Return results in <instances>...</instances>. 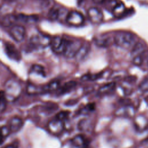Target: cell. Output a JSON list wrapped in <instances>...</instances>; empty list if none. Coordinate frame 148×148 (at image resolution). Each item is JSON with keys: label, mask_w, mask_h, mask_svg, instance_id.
Segmentation results:
<instances>
[{"label": "cell", "mask_w": 148, "mask_h": 148, "mask_svg": "<svg viewBox=\"0 0 148 148\" xmlns=\"http://www.w3.org/2000/svg\"><path fill=\"white\" fill-rule=\"evenodd\" d=\"M114 38V43L119 47L124 49H132L136 42L135 36L130 32L122 31L117 33Z\"/></svg>", "instance_id": "obj_1"}, {"label": "cell", "mask_w": 148, "mask_h": 148, "mask_svg": "<svg viewBox=\"0 0 148 148\" xmlns=\"http://www.w3.org/2000/svg\"><path fill=\"white\" fill-rule=\"evenodd\" d=\"M51 38L40 34H38L31 36L29 44L32 49H38L45 48L50 45Z\"/></svg>", "instance_id": "obj_2"}, {"label": "cell", "mask_w": 148, "mask_h": 148, "mask_svg": "<svg viewBox=\"0 0 148 148\" xmlns=\"http://www.w3.org/2000/svg\"><path fill=\"white\" fill-rule=\"evenodd\" d=\"M68 39L60 36H57L52 38L50 45L51 50L56 54L63 55L66 49Z\"/></svg>", "instance_id": "obj_3"}, {"label": "cell", "mask_w": 148, "mask_h": 148, "mask_svg": "<svg viewBox=\"0 0 148 148\" xmlns=\"http://www.w3.org/2000/svg\"><path fill=\"white\" fill-rule=\"evenodd\" d=\"M21 91V87L19 83L14 79L8 80L5 84V94L6 97L14 98L17 97Z\"/></svg>", "instance_id": "obj_4"}, {"label": "cell", "mask_w": 148, "mask_h": 148, "mask_svg": "<svg viewBox=\"0 0 148 148\" xmlns=\"http://www.w3.org/2000/svg\"><path fill=\"white\" fill-rule=\"evenodd\" d=\"M66 23L72 26L79 27L83 24L84 22V17L82 13L72 10L69 12L65 17Z\"/></svg>", "instance_id": "obj_5"}, {"label": "cell", "mask_w": 148, "mask_h": 148, "mask_svg": "<svg viewBox=\"0 0 148 148\" xmlns=\"http://www.w3.org/2000/svg\"><path fill=\"white\" fill-rule=\"evenodd\" d=\"M82 45L78 40L68 39L66 49L63 55L67 58L75 57Z\"/></svg>", "instance_id": "obj_6"}, {"label": "cell", "mask_w": 148, "mask_h": 148, "mask_svg": "<svg viewBox=\"0 0 148 148\" xmlns=\"http://www.w3.org/2000/svg\"><path fill=\"white\" fill-rule=\"evenodd\" d=\"M10 36L16 42L23 41L25 36L26 31L25 28L20 25H14L12 26L9 31Z\"/></svg>", "instance_id": "obj_7"}, {"label": "cell", "mask_w": 148, "mask_h": 148, "mask_svg": "<svg viewBox=\"0 0 148 148\" xmlns=\"http://www.w3.org/2000/svg\"><path fill=\"white\" fill-rule=\"evenodd\" d=\"M87 16L90 21L94 24H99L103 19L102 12L97 7H91L87 10Z\"/></svg>", "instance_id": "obj_8"}, {"label": "cell", "mask_w": 148, "mask_h": 148, "mask_svg": "<svg viewBox=\"0 0 148 148\" xmlns=\"http://www.w3.org/2000/svg\"><path fill=\"white\" fill-rule=\"evenodd\" d=\"M5 51L6 55L11 59L15 61H19L21 59V54L14 45L11 43H6L5 44Z\"/></svg>", "instance_id": "obj_9"}, {"label": "cell", "mask_w": 148, "mask_h": 148, "mask_svg": "<svg viewBox=\"0 0 148 148\" xmlns=\"http://www.w3.org/2000/svg\"><path fill=\"white\" fill-rule=\"evenodd\" d=\"M113 42H114V38L112 39L108 35H101L95 39V45L102 47H109Z\"/></svg>", "instance_id": "obj_10"}, {"label": "cell", "mask_w": 148, "mask_h": 148, "mask_svg": "<svg viewBox=\"0 0 148 148\" xmlns=\"http://www.w3.org/2000/svg\"><path fill=\"white\" fill-rule=\"evenodd\" d=\"M23 124V120L20 118L17 117H14L12 119H10L9 121V128H10V131L17 132L21 128Z\"/></svg>", "instance_id": "obj_11"}, {"label": "cell", "mask_w": 148, "mask_h": 148, "mask_svg": "<svg viewBox=\"0 0 148 148\" xmlns=\"http://www.w3.org/2000/svg\"><path fill=\"white\" fill-rule=\"evenodd\" d=\"M17 21H18L17 16L12 14H8L3 17L1 21V24L3 27L13 26Z\"/></svg>", "instance_id": "obj_12"}, {"label": "cell", "mask_w": 148, "mask_h": 148, "mask_svg": "<svg viewBox=\"0 0 148 148\" xmlns=\"http://www.w3.org/2000/svg\"><path fill=\"white\" fill-rule=\"evenodd\" d=\"M90 45L88 43L83 44L77 54H76L75 58L77 61H80L83 60L86 56L87 55V54L89 52L90 50Z\"/></svg>", "instance_id": "obj_13"}, {"label": "cell", "mask_w": 148, "mask_h": 148, "mask_svg": "<svg viewBox=\"0 0 148 148\" xmlns=\"http://www.w3.org/2000/svg\"><path fill=\"white\" fill-rule=\"evenodd\" d=\"M77 83L75 81H69L66 82L63 86L60 87L58 89L59 94H64L71 91L76 86Z\"/></svg>", "instance_id": "obj_14"}, {"label": "cell", "mask_w": 148, "mask_h": 148, "mask_svg": "<svg viewBox=\"0 0 148 148\" xmlns=\"http://www.w3.org/2000/svg\"><path fill=\"white\" fill-rule=\"evenodd\" d=\"M72 143L75 147L79 148H87V144L82 135H76L72 139Z\"/></svg>", "instance_id": "obj_15"}, {"label": "cell", "mask_w": 148, "mask_h": 148, "mask_svg": "<svg viewBox=\"0 0 148 148\" xmlns=\"http://www.w3.org/2000/svg\"><path fill=\"white\" fill-rule=\"evenodd\" d=\"M17 18L18 21H22L26 23H34L38 20V18L36 16L25 15L23 14H20L17 15Z\"/></svg>", "instance_id": "obj_16"}, {"label": "cell", "mask_w": 148, "mask_h": 148, "mask_svg": "<svg viewBox=\"0 0 148 148\" xmlns=\"http://www.w3.org/2000/svg\"><path fill=\"white\" fill-rule=\"evenodd\" d=\"M30 72L32 73L37 74L42 77L46 76V73L43 66L39 64H34L31 66Z\"/></svg>", "instance_id": "obj_17"}, {"label": "cell", "mask_w": 148, "mask_h": 148, "mask_svg": "<svg viewBox=\"0 0 148 148\" xmlns=\"http://www.w3.org/2000/svg\"><path fill=\"white\" fill-rule=\"evenodd\" d=\"M61 10L58 8L53 7L52 8L48 13V17L50 20L55 21L58 19L60 16Z\"/></svg>", "instance_id": "obj_18"}, {"label": "cell", "mask_w": 148, "mask_h": 148, "mask_svg": "<svg viewBox=\"0 0 148 148\" xmlns=\"http://www.w3.org/2000/svg\"><path fill=\"white\" fill-rule=\"evenodd\" d=\"M60 82L58 80H54L50 82L43 87L44 91H51L56 90H58L60 87Z\"/></svg>", "instance_id": "obj_19"}, {"label": "cell", "mask_w": 148, "mask_h": 148, "mask_svg": "<svg viewBox=\"0 0 148 148\" xmlns=\"http://www.w3.org/2000/svg\"><path fill=\"white\" fill-rule=\"evenodd\" d=\"M115 87V83H109L106 84H105L102 87H101L99 90V92L100 94H105L111 91H112Z\"/></svg>", "instance_id": "obj_20"}, {"label": "cell", "mask_w": 148, "mask_h": 148, "mask_svg": "<svg viewBox=\"0 0 148 148\" xmlns=\"http://www.w3.org/2000/svg\"><path fill=\"white\" fill-rule=\"evenodd\" d=\"M102 76V73H96V74H91V73H87L84 75L82 76L81 79L84 81H88V80H95Z\"/></svg>", "instance_id": "obj_21"}, {"label": "cell", "mask_w": 148, "mask_h": 148, "mask_svg": "<svg viewBox=\"0 0 148 148\" xmlns=\"http://www.w3.org/2000/svg\"><path fill=\"white\" fill-rule=\"evenodd\" d=\"M6 97L5 96V92L3 91L1 92V98H0V110L1 112H3V110L5 109L6 106Z\"/></svg>", "instance_id": "obj_22"}, {"label": "cell", "mask_w": 148, "mask_h": 148, "mask_svg": "<svg viewBox=\"0 0 148 148\" xmlns=\"http://www.w3.org/2000/svg\"><path fill=\"white\" fill-rule=\"evenodd\" d=\"M69 114V112L68 111H62L61 112H59L56 116V119L62 121L63 120H65L68 117Z\"/></svg>", "instance_id": "obj_23"}, {"label": "cell", "mask_w": 148, "mask_h": 148, "mask_svg": "<svg viewBox=\"0 0 148 148\" xmlns=\"http://www.w3.org/2000/svg\"><path fill=\"white\" fill-rule=\"evenodd\" d=\"M1 130H2V142H1V143L2 144L3 143V139L5 138H6V137L9 135L10 131V130L9 128L6 127V126H3L1 128Z\"/></svg>", "instance_id": "obj_24"}, {"label": "cell", "mask_w": 148, "mask_h": 148, "mask_svg": "<svg viewBox=\"0 0 148 148\" xmlns=\"http://www.w3.org/2000/svg\"><path fill=\"white\" fill-rule=\"evenodd\" d=\"M140 88L143 91H148V78H146L140 84Z\"/></svg>", "instance_id": "obj_25"}, {"label": "cell", "mask_w": 148, "mask_h": 148, "mask_svg": "<svg viewBox=\"0 0 148 148\" xmlns=\"http://www.w3.org/2000/svg\"><path fill=\"white\" fill-rule=\"evenodd\" d=\"M85 109H86V110L87 111H92L95 109V103H88Z\"/></svg>", "instance_id": "obj_26"}, {"label": "cell", "mask_w": 148, "mask_h": 148, "mask_svg": "<svg viewBox=\"0 0 148 148\" xmlns=\"http://www.w3.org/2000/svg\"><path fill=\"white\" fill-rule=\"evenodd\" d=\"M92 1L96 3H101L103 2H105L106 0H92Z\"/></svg>", "instance_id": "obj_27"}, {"label": "cell", "mask_w": 148, "mask_h": 148, "mask_svg": "<svg viewBox=\"0 0 148 148\" xmlns=\"http://www.w3.org/2000/svg\"><path fill=\"white\" fill-rule=\"evenodd\" d=\"M5 148H17V147L15 145H10L7 146Z\"/></svg>", "instance_id": "obj_28"}]
</instances>
